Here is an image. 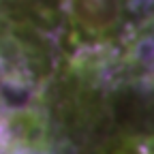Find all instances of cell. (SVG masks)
Segmentation results:
<instances>
[{"mask_svg": "<svg viewBox=\"0 0 154 154\" xmlns=\"http://www.w3.org/2000/svg\"><path fill=\"white\" fill-rule=\"evenodd\" d=\"M105 154H143V152H141L137 146H133V143L128 146V143H126V146H116V148L107 150Z\"/></svg>", "mask_w": 154, "mask_h": 154, "instance_id": "cell-2", "label": "cell"}, {"mask_svg": "<svg viewBox=\"0 0 154 154\" xmlns=\"http://www.w3.org/2000/svg\"><path fill=\"white\" fill-rule=\"evenodd\" d=\"M122 0H71V24L77 38L99 43L111 38L122 26Z\"/></svg>", "mask_w": 154, "mask_h": 154, "instance_id": "cell-1", "label": "cell"}]
</instances>
